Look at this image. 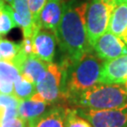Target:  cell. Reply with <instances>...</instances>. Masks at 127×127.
<instances>
[{
    "label": "cell",
    "mask_w": 127,
    "mask_h": 127,
    "mask_svg": "<svg viewBox=\"0 0 127 127\" xmlns=\"http://www.w3.org/2000/svg\"><path fill=\"white\" fill-rule=\"evenodd\" d=\"M89 4L84 2L65 3L61 20L57 30V40L66 59L76 61L86 52L91 50L87 34L86 12Z\"/></svg>",
    "instance_id": "1"
},
{
    "label": "cell",
    "mask_w": 127,
    "mask_h": 127,
    "mask_svg": "<svg viewBox=\"0 0 127 127\" xmlns=\"http://www.w3.org/2000/svg\"><path fill=\"white\" fill-rule=\"evenodd\" d=\"M104 61L92 50L73 62L65 59L61 64L64 73L62 98L69 101L98 84Z\"/></svg>",
    "instance_id": "2"
},
{
    "label": "cell",
    "mask_w": 127,
    "mask_h": 127,
    "mask_svg": "<svg viewBox=\"0 0 127 127\" xmlns=\"http://www.w3.org/2000/svg\"><path fill=\"white\" fill-rule=\"evenodd\" d=\"M79 108L106 110L127 107V91L123 85L96 84L68 101Z\"/></svg>",
    "instance_id": "3"
},
{
    "label": "cell",
    "mask_w": 127,
    "mask_h": 127,
    "mask_svg": "<svg viewBox=\"0 0 127 127\" xmlns=\"http://www.w3.org/2000/svg\"><path fill=\"white\" fill-rule=\"evenodd\" d=\"M115 5L114 2L91 0L88 6L86 12V28L88 40L92 48L96 41L108 30L109 20Z\"/></svg>",
    "instance_id": "4"
},
{
    "label": "cell",
    "mask_w": 127,
    "mask_h": 127,
    "mask_svg": "<svg viewBox=\"0 0 127 127\" xmlns=\"http://www.w3.org/2000/svg\"><path fill=\"white\" fill-rule=\"evenodd\" d=\"M63 75L61 65L53 62L49 63L44 76L36 84V92L30 99L44 101L51 104H54L62 97Z\"/></svg>",
    "instance_id": "5"
},
{
    "label": "cell",
    "mask_w": 127,
    "mask_h": 127,
    "mask_svg": "<svg viewBox=\"0 0 127 127\" xmlns=\"http://www.w3.org/2000/svg\"><path fill=\"white\" fill-rule=\"evenodd\" d=\"M77 113L87 121L92 127H127V107L121 109H94L79 108Z\"/></svg>",
    "instance_id": "6"
},
{
    "label": "cell",
    "mask_w": 127,
    "mask_h": 127,
    "mask_svg": "<svg viewBox=\"0 0 127 127\" xmlns=\"http://www.w3.org/2000/svg\"><path fill=\"white\" fill-rule=\"evenodd\" d=\"M57 41V36L54 32L40 27L32 36L33 55L45 62L51 63L55 57Z\"/></svg>",
    "instance_id": "7"
},
{
    "label": "cell",
    "mask_w": 127,
    "mask_h": 127,
    "mask_svg": "<svg viewBox=\"0 0 127 127\" xmlns=\"http://www.w3.org/2000/svg\"><path fill=\"white\" fill-rule=\"evenodd\" d=\"M127 81V54L104 60L98 84L123 85Z\"/></svg>",
    "instance_id": "8"
},
{
    "label": "cell",
    "mask_w": 127,
    "mask_h": 127,
    "mask_svg": "<svg viewBox=\"0 0 127 127\" xmlns=\"http://www.w3.org/2000/svg\"><path fill=\"white\" fill-rule=\"evenodd\" d=\"M93 49L103 60H110L127 54L126 44L108 30L96 41Z\"/></svg>",
    "instance_id": "9"
},
{
    "label": "cell",
    "mask_w": 127,
    "mask_h": 127,
    "mask_svg": "<svg viewBox=\"0 0 127 127\" xmlns=\"http://www.w3.org/2000/svg\"><path fill=\"white\" fill-rule=\"evenodd\" d=\"M12 16L16 26L22 29L24 38L32 37L37 30L28 6V0H12L10 2Z\"/></svg>",
    "instance_id": "10"
},
{
    "label": "cell",
    "mask_w": 127,
    "mask_h": 127,
    "mask_svg": "<svg viewBox=\"0 0 127 127\" xmlns=\"http://www.w3.org/2000/svg\"><path fill=\"white\" fill-rule=\"evenodd\" d=\"M64 5V0H47L40 15V27L49 29L57 34L63 13Z\"/></svg>",
    "instance_id": "11"
},
{
    "label": "cell",
    "mask_w": 127,
    "mask_h": 127,
    "mask_svg": "<svg viewBox=\"0 0 127 127\" xmlns=\"http://www.w3.org/2000/svg\"><path fill=\"white\" fill-rule=\"evenodd\" d=\"M108 31L118 36L127 45V3H116L109 20Z\"/></svg>",
    "instance_id": "12"
},
{
    "label": "cell",
    "mask_w": 127,
    "mask_h": 127,
    "mask_svg": "<svg viewBox=\"0 0 127 127\" xmlns=\"http://www.w3.org/2000/svg\"><path fill=\"white\" fill-rule=\"evenodd\" d=\"M50 105L51 104L44 101L34 99L21 101L18 106V116L27 122L28 125H31L48 111L47 107Z\"/></svg>",
    "instance_id": "13"
},
{
    "label": "cell",
    "mask_w": 127,
    "mask_h": 127,
    "mask_svg": "<svg viewBox=\"0 0 127 127\" xmlns=\"http://www.w3.org/2000/svg\"><path fill=\"white\" fill-rule=\"evenodd\" d=\"M48 64V62L41 60L36 56L29 55L24 59L23 63L21 64L19 68V71L25 78L37 84L44 76Z\"/></svg>",
    "instance_id": "14"
},
{
    "label": "cell",
    "mask_w": 127,
    "mask_h": 127,
    "mask_svg": "<svg viewBox=\"0 0 127 127\" xmlns=\"http://www.w3.org/2000/svg\"><path fill=\"white\" fill-rule=\"evenodd\" d=\"M65 108L61 105H55L30 126L65 127Z\"/></svg>",
    "instance_id": "15"
},
{
    "label": "cell",
    "mask_w": 127,
    "mask_h": 127,
    "mask_svg": "<svg viewBox=\"0 0 127 127\" xmlns=\"http://www.w3.org/2000/svg\"><path fill=\"white\" fill-rule=\"evenodd\" d=\"M36 92V84L20 74L14 81L13 95L20 101L28 100Z\"/></svg>",
    "instance_id": "16"
},
{
    "label": "cell",
    "mask_w": 127,
    "mask_h": 127,
    "mask_svg": "<svg viewBox=\"0 0 127 127\" xmlns=\"http://www.w3.org/2000/svg\"><path fill=\"white\" fill-rule=\"evenodd\" d=\"M12 16V9L9 5H5L4 8L0 10V36L8 34L11 29L16 27Z\"/></svg>",
    "instance_id": "17"
},
{
    "label": "cell",
    "mask_w": 127,
    "mask_h": 127,
    "mask_svg": "<svg viewBox=\"0 0 127 127\" xmlns=\"http://www.w3.org/2000/svg\"><path fill=\"white\" fill-rule=\"evenodd\" d=\"M21 50V44L7 39H0V54L3 60L11 62Z\"/></svg>",
    "instance_id": "18"
},
{
    "label": "cell",
    "mask_w": 127,
    "mask_h": 127,
    "mask_svg": "<svg viewBox=\"0 0 127 127\" xmlns=\"http://www.w3.org/2000/svg\"><path fill=\"white\" fill-rule=\"evenodd\" d=\"M65 127H92V125L77 113L76 108H65Z\"/></svg>",
    "instance_id": "19"
},
{
    "label": "cell",
    "mask_w": 127,
    "mask_h": 127,
    "mask_svg": "<svg viewBox=\"0 0 127 127\" xmlns=\"http://www.w3.org/2000/svg\"><path fill=\"white\" fill-rule=\"evenodd\" d=\"M20 74L21 73L19 69L13 63L6 60H0V76L7 77L14 82Z\"/></svg>",
    "instance_id": "20"
},
{
    "label": "cell",
    "mask_w": 127,
    "mask_h": 127,
    "mask_svg": "<svg viewBox=\"0 0 127 127\" xmlns=\"http://www.w3.org/2000/svg\"><path fill=\"white\" fill-rule=\"evenodd\" d=\"M47 0H28V6H29V9L32 14V18H33V22L36 27L37 29L40 28V15H41V9H43L44 5H45Z\"/></svg>",
    "instance_id": "21"
},
{
    "label": "cell",
    "mask_w": 127,
    "mask_h": 127,
    "mask_svg": "<svg viewBox=\"0 0 127 127\" xmlns=\"http://www.w3.org/2000/svg\"><path fill=\"white\" fill-rule=\"evenodd\" d=\"M21 101L17 99L14 95H9L0 93V108L6 107H18Z\"/></svg>",
    "instance_id": "22"
},
{
    "label": "cell",
    "mask_w": 127,
    "mask_h": 127,
    "mask_svg": "<svg viewBox=\"0 0 127 127\" xmlns=\"http://www.w3.org/2000/svg\"><path fill=\"white\" fill-rule=\"evenodd\" d=\"M14 92V82L9 78L0 76V93L13 95Z\"/></svg>",
    "instance_id": "23"
},
{
    "label": "cell",
    "mask_w": 127,
    "mask_h": 127,
    "mask_svg": "<svg viewBox=\"0 0 127 127\" xmlns=\"http://www.w3.org/2000/svg\"><path fill=\"white\" fill-rule=\"evenodd\" d=\"M0 127H29V125L27 122H25L23 119L18 116L16 118L0 123Z\"/></svg>",
    "instance_id": "24"
},
{
    "label": "cell",
    "mask_w": 127,
    "mask_h": 127,
    "mask_svg": "<svg viewBox=\"0 0 127 127\" xmlns=\"http://www.w3.org/2000/svg\"><path fill=\"white\" fill-rule=\"evenodd\" d=\"M4 6H5L4 1H3V0H0V10L4 8Z\"/></svg>",
    "instance_id": "25"
},
{
    "label": "cell",
    "mask_w": 127,
    "mask_h": 127,
    "mask_svg": "<svg viewBox=\"0 0 127 127\" xmlns=\"http://www.w3.org/2000/svg\"><path fill=\"white\" fill-rule=\"evenodd\" d=\"M114 1H115V4L119 3V2H125V3H127V0H114Z\"/></svg>",
    "instance_id": "26"
},
{
    "label": "cell",
    "mask_w": 127,
    "mask_h": 127,
    "mask_svg": "<svg viewBox=\"0 0 127 127\" xmlns=\"http://www.w3.org/2000/svg\"><path fill=\"white\" fill-rule=\"evenodd\" d=\"M123 88H124V90H125V91H127V81L125 82V83H124V84H123Z\"/></svg>",
    "instance_id": "27"
},
{
    "label": "cell",
    "mask_w": 127,
    "mask_h": 127,
    "mask_svg": "<svg viewBox=\"0 0 127 127\" xmlns=\"http://www.w3.org/2000/svg\"><path fill=\"white\" fill-rule=\"evenodd\" d=\"M104 1H106V2H114V3H115L114 0H104Z\"/></svg>",
    "instance_id": "28"
},
{
    "label": "cell",
    "mask_w": 127,
    "mask_h": 127,
    "mask_svg": "<svg viewBox=\"0 0 127 127\" xmlns=\"http://www.w3.org/2000/svg\"><path fill=\"white\" fill-rule=\"evenodd\" d=\"M6 1H7V2H9V3H10V2L12 1V0H6Z\"/></svg>",
    "instance_id": "29"
},
{
    "label": "cell",
    "mask_w": 127,
    "mask_h": 127,
    "mask_svg": "<svg viewBox=\"0 0 127 127\" xmlns=\"http://www.w3.org/2000/svg\"><path fill=\"white\" fill-rule=\"evenodd\" d=\"M1 59H2V57H1V54H0V60H1Z\"/></svg>",
    "instance_id": "30"
},
{
    "label": "cell",
    "mask_w": 127,
    "mask_h": 127,
    "mask_svg": "<svg viewBox=\"0 0 127 127\" xmlns=\"http://www.w3.org/2000/svg\"><path fill=\"white\" fill-rule=\"evenodd\" d=\"M29 127H31V126H30V125H29Z\"/></svg>",
    "instance_id": "31"
},
{
    "label": "cell",
    "mask_w": 127,
    "mask_h": 127,
    "mask_svg": "<svg viewBox=\"0 0 127 127\" xmlns=\"http://www.w3.org/2000/svg\"><path fill=\"white\" fill-rule=\"evenodd\" d=\"M0 37H1V36H0Z\"/></svg>",
    "instance_id": "32"
}]
</instances>
